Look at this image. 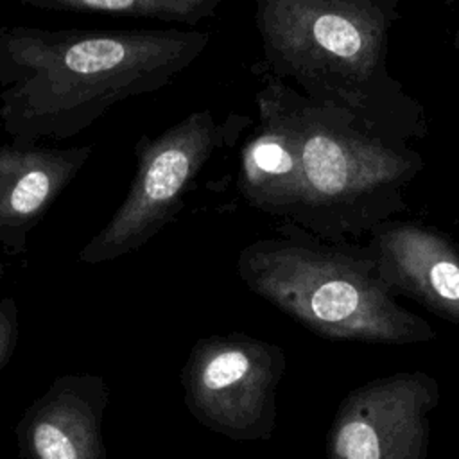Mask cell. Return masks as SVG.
I'll use <instances>...</instances> for the list:
<instances>
[{"label": "cell", "instance_id": "4fadbf2b", "mask_svg": "<svg viewBox=\"0 0 459 459\" xmlns=\"http://www.w3.org/2000/svg\"><path fill=\"white\" fill-rule=\"evenodd\" d=\"M18 305L13 298L0 299V371L11 360L18 342Z\"/></svg>", "mask_w": 459, "mask_h": 459}, {"label": "cell", "instance_id": "8992f818", "mask_svg": "<svg viewBox=\"0 0 459 459\" xmlns=\"http://www.w3.org/2000/svg\"><path fill=\"white\" fill-rule=\"evenodd\" d=\"M287 369L281 346L242 332L197 339L181 368L183 402L203 427L233 441H267Z\"/></svg>", "mask_w": 459, "mask_h": 459}, {"label": "cell", "instance_id": "9c48e42d", "mask_svg": "<svg viewBox=\"0 0 459 459\" xmlns=\"http://www.w3.org/2000/svg\"><path fill=\"white\" fill-rule=\"evenodd\" d=\"M364 247L382 283L459 326V246L432 226L385 221Z\"/></svg>", "mask_w": 459, "mask_h": 459}, {"label": "cell", "instance_id": "7a4b0ae2", "mask_svg": "<svg viewBox=\"0 0 459 459\" xmlns=\"http://www.w3.org/2000/svg\"><path fill=\"white\" fill-rule=\"evenodd\" d=\"M396 20V0H256L255 11L269 74L409 143L427 134V122L387 72Z\"/></svg>", "mask_w": 459, "mask_h": 459}, {"label": "cell", "instance_id": "3957f363", "mask_svg": "<svg viewBox=\"0 0 459 459\" xmlns=\"http://www.w3.org/2000/svg\"><path fill=\"white\" fill-rule=\"evenodd\" d=\"M280 233L237 256V274L253 294L325 339L389 346L436 339L432 325L382 283L362 246L330 244L290 222Z\"/></svg>", "mask_w": 459, "mask_h": 459}, {"label": "cell", "instance_id": "30bf717a", "mask_svg": "<svg viewBox=\"0 0 459 459\" xmlns=\"http://www.w3.org/2000/svg\"><path fill=\"white\" fill-rule=\"evenodd\" d=\"M109 387L95 373H65L14 427L22 459H108L102 436Z\"/></svg>", "mask_w": 459, "mask_h": 459}, {"label": "cell", "instance_id": "5b68a950", "mask_svg": "<svg viewBox=\"0 0 459 459\" xmlns=\"http://www.w3.org/2000/svg\"><path fill=\"white\" fill-rule=\"evenodd\" d=\"M222 140V127L210 109L190 113L158 136H140L129 190L109 221L79 251V260L90 265L111 262L156 237L181 212L186 194Z\"/></svg>", "mask_w": 459, "mask_h": 459}, {"label": "cell", "instance_id": "2e32d148", "mask_svg": "<svg viewBox=\"0 0 459 459\" xmlns=\"http://www.w3.org/2000/svg\"><path fill=\"white\" fill-rule=\"evenodd\" d=\"M4 274H5V269H4V265H2V264H0V278H2V276H4Z\"/></svg>", "mask_w": 459, "mask_h": 459}, {"label": "cell", "instance_id": "277c9868", "mask_svg": "<svg viewBox=\"0 0 459 459\" xmlns=\"http://www.w3.org/2000/svg\"><path fill=\"white\" fill-rule=\"evenodd\" d=\"M299 126V199L287 222L319 240L348 244L407 208L403 190L425 167L407 142L303 95Z\"/></svg>", "mask_w": 459, "mask_h": 459}, {"label": "cell", "instance_id": "9a60e30c", "mask_svg": "<svg viewBox=\"0 0 459 459\" xmlns=\"http://www.w3.org/2000/svg\"><path fill=\"white\" fill-rule=\"evenodd\" d=\"M454 48L459 52V23H457V29H455V34H454Z\"/></svg>", "mask_w": 459, "mask_h": 459}, {"label": "cell", "instance_id": "52a82bcc", "mask_svg": "<svg viewBox=\"0 0 459 459\" xmlns=\"http://www.w3.org/2000/svg\"><path fill=\"white\" fill-rule=\"evenodd\" d=\"M441 387L425 371H398L350 391L326 436V459H427Z\"/></svg>", "mask_w": 459, "mask_h": 459}, {"label": "cell", "instance_id": "5bb4252c", "mask_svg": "<svg viewBox=\"0 0 459 459\" xmlns=\"http://www.w3.org/2000/svg\"><path fill=\"white\" fill-rule=\"evenodd\" d=\"M179 2L192 7L195 13L201 14V18L212 16L219 5V0H179Z\"/></svg>", "mask_w": 459, "mask_h": 459}, {"label": "cell", "instance_id": "6da1fadb", "mask_svg": "<svg viewBox=\"0 0 459 459\" xmlns=\"http://www.w3.org/2000/svg\"><path fill=\"white\" fill-rule=\"evenodd\" d=\"M210 34L179 29H0V126L13 142L68 140L118 102L186 70Z\"/></svg>", "mask_w": 459, "mask_h": 459}, {"label": "cell", "instance_id": "e0dca14e", "mask_svg": "<svg viewBox=\"0 0 459 459\" xmlns=\"http://www.w3.org/2000/svg\"><path fill=\"white\" fill-rule=\"evenodd\" d=\"M221 2H222V0H219V4H221Z\"/></svg>", "mask_w": 459, "mask_h": 459}, {"label": "cell", "instance_id": "ba28073f", "mask_svg": "<svg viewBox=\"0 0 459 459\" xmlns=\"http://www.w3.org/2000/svg\"><path fill=\"white\" fill-rule=\"evenodd\" d=\"M301 93L265 74L256 93L258 124L240 149L237 186L246 203L285 222L299 199Z\"/></svg>", "mask_w": 459, "mask_h": 459}, {"label": "cell", "instance_id": "7c38bea8", "mask_svg": "<svg viewBox=\"0 0 459 459\" xmlns=\"http://www.w3.org/2000/svg\"><path fill=\"white\" fill-rule=\"evenodd\" d=\"M20 4L70 13H106L163 22L197 23L201 14L179 0H18Z\"/></svg>", "mask_w": 459, "mask_h": 459}, {"label": "cell", "instance_id": "8fae6325", "mask_svg": "<svg viewBox=\"0 0 459 459\" xmlns=\"http://www.w3.org/2000/svg\"><path fill=\"white\" fill-rule=\"evenodd\" d=\"M91 154V145L45 147L9 142L0 145V251H27L32 230Z\"/></svg>", "mask_w": 459, "mask_h": 459}]
</instances>
